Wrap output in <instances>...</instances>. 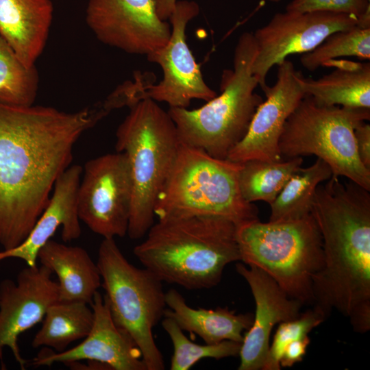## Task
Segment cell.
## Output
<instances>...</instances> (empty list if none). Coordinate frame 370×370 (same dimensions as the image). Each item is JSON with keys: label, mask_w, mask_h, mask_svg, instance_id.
<instances>
[{"label": "cell", "mask_w": 370, "mask_h": 370, "mask_svg": "<svg viewBox=\"0 0 370 370\" xmlns=\"http://www.w3.org/2000/svg\"><path fill=\"white\" fill-rule=\"evenodd\" d=\"M93 321V310L88 304L58 301L47 309L32 346L52 348L56 352H62L71 343L84 338L90 333Z\"/></svg>", "instance_id": "obj_23"}, {"label": "cell", "mask_w": 370, "mask_h": 370, "mask_svg": "<svg viewBox=\"0 0 370 370\" xmlns=\"http://www.w3.org/2000/svg\"><path fill=\"white\" fill-rule=\"evenodd\" d=\"M53 12L51 0H0V34L29 67L43 51Z\"/></svg>", "instance_id": "obj_19"}, {"label": "cell", "mask_w": 370, "mask_h": 370, "mask_svg": "<svg viewBox=\"0 0 370 370\" xmlns=\"http://www.w3.org/2000/svg\"><path fill=\"white\" fill-rule=\"evenodd\" d=\"M236 230L234 223L217 217L160 219L133 252L162 282L188 290L210 288L227 264L241 261Z\"/></svg>", "instance_id": "obj_3"}, {"label": "cell", "mask_w": 370, "mask_h": 370, "mask_svg": "<svg viewBox=\"0 0 370 370\" xmlns=\"http://www.w3.org/2000/svg\"><path fill=\"white\" fill-rule=\"evenodd\" d=\"M83 167L69 166L55 182L49 203L27 238L18 246L0 251V261L18 258L27 266L36 265L40 248L62 227L61 236L67 243L82 234L77 210V193Z\"/></svg>", "instance_id": "obj_18"}, {"label": "cell", "mask_w": 370, "mask_h": 370, "mask_svg": "<svg viewBox=\"0 0 370 370\" xmlns=\"http://www.w3.org/2000/svg\"><path fill=\"white\" fill-rule=\"evenodd\" d=\"M94 321L90 333L77 346L62 352L45 347L33 359L35 367L64 365L79 360L102 363L110 370H147L142 354L134 340L114 322L108 305L99 291L90 304Z\"/></svg>", "instance_id": "obj_16"}, {"label": "cell", "mask_w": 370, "mask_h": 370, "mask_svg": "<svg viewBox=\"0 0 370 370\" xmlns=\"http://www.w3.org/2000/svg\"><path fill=\"white\" fill-rule=\"evenodd\" d=\"M86 21L101 42L132 54L147 56L165 46L171 33L155 0H89Z\"/></svg>", "instance_id": "obj_13"}, {"label": "cell", "mask_w": 370, "mask_h": 370, "mask_svg": "<svg viewBox=\"0 0 370 370\" xmlns=\"http://www.w3.org/2000/svg\"><path fill=\"white\" fill-rule=\"evenodd\" d=\"M177 0H155L158 16L163 21L169 18ZM276 2L279 0H271Z\"/></svg>", "instance_id": "obj_33"}, {"label": "cell", "mask_w": 370, "mask_h": 370, "mask_svg": "<svg viewBox=\"0 0 370 370\" xmlns=\"http://www.w3.org/2000/svg\"><path fill=\"white\" fill-rule=\"evenodd\" d=\"M354 135L359 159L370 169V125L366 121L361 123L355 129Z\"/></svg>", "instance_id": "obj_32"}, {"label": "cell", "mask_w": 370, "mask_h": 370, "mask_svg": "<svg viewBox=\"0 0 370 370\" xmlns=\"http://www.w3.org/2000/svg\"><path fill=\"white\" fill-rule=\"evenodd\" d=\"M38 259L58 276L59 301L92 303L101 278L84 249L49 239L39 250Z\"/></svg>", "instance_id": "obj_20"}, {"label": "cell", "mask_w": 370, "mask_h": 370, "mask_svg": "<svg viewBox=\"0 0 370 370\" xmlns=\"http://www.w3.org/2000/svg\"><path fill=\"white\" fill-rule=\"evenodd\" d=\"M162 326L173 344L171 370H188L204 358L219 360L239 355L241 343L223 341L215 344L195 343L184 335L176 322L169 317H164Z\"/></svg>", "instance_id": "obj_28"}, {"label": "cell", "mask_w": 370, "mask_h": 370, "mask_svg": "<svg viewBox=\"0 0 370 370\" xmlns=\"http://www.w3.org/2000/svg\"><path fill=\"white\" fill-rule=\"evenodd\" d=\"M345 56L370 59V28L357 25L334 32L316 48L302 54L300 62L306 69L314 71L330 60Z\"/></svg>", "instance_id": "obj_27"}, {"label": "cell", "mask_w": 370, "mask_h": 370, "mask_svg": "<svg viewBox=\"0 0 370 370\" xmlns=\"http://www.w3.org/2000/svg\"><path fill=\"white\" fill-rule=\"evenodd\" d=\"M165 299L169 308L165 309L164 317L171 318L183 331L196 334L207 344L223 341L242 343L243 332L252 324L254 314L251 313L236 314L227 307L193 308L174 288L165 293Z\"/></svg>", "instance_id": "obj_22"}, {"label": "cell", "mask_w": 370, "mask_h": 370, "mask_svg": "<svg viewBox=\"0 0 370 370\" xmlns=\"http://www.w3.org/2000/svg\"><path fill=\"white\" fill-rule=\"evenodd\" d=\"M236 270L249 284L256 304L252 324L241 343L238 369L262 370L274 326L297 318L303 304L288 297L262 269L241 262L236 264Z\"/></svg>", "instance_id": "obj_17"}, {"label": "cell", "mask_w": 370, "mask_h": 370, "mask_svg": "<svg viewBox=\"0 0 370 370\" xmlns=\"http://www.w3.org/2000/svg\"><path fill=\"white\" fill-rule=\"evenodd\" d=\"M332 175L330 167L317 158L306 168H299L270 204L269 221L299 219L310 214L318 186Z\"/></svg>", "instance_id": "obj_24"}, {"label": "cell", "mask_w": 370, "mask_h": 370, "mask_svg": "<svg viewBox=\"0 0 370 370\" xmlns=\"http://www.w3.org/2000/svg\"><path fill=\"white\" fill-rule=\"evenodd\" d=\"M325 319L321 312L312 307L293 320L282 322L269 345L262 370H280V359L285 347L292 341L308 336V333Z\"/></svg>", "instance_id": "obj_29"}, {"label": "cell", "mask_w": 370, "mask_h": 370, "mask_svg": "<svg viewBox=\"0 0 370 370\" xmlns=\"http://www.w3.org/2000/svg\"><path fill=\"white\" fill-rule=\"evenodd\" d=\"M302 163L301 157L280 162L249 160L241 163L238 186L242 197L249 203L263 201L271 204Z\"/></svg>", "instance_id": "obj_25"}, {"label": "cell", "mask_w": 370, "mask_h": 370, "mask_svg": "<svg viewBox=\"0 0 370 370\" xmlns=\"http://www.w3.org/2000/svg\"><path fill=\"white\" fill-rule=\"evenodd\" d=\"M97 264L114 322L134 340L147 370L164 369L153 336L166 307L163 282L149 269L131 264L113 238L101 241Z\"/></svg>", "instance_id": "obj_8"}, {"label": "cell", "mask_w": 370, "mask_h": 370, "mask_svg": "<svg viewBox=\"0 0 370 370\" xmlns=\"http://www.w3.org/2000/svg\"><path fill=\"white\" fill-rule=\"evenodd\" d=\"M77 193L79 220L103 238L127 234L132 201L129 161L123 152L87 161Z\"/></svg>", "instance_id": "obj_10"}, {"label": "cell", "mask_w": 370, "mask_h": 370, "mask_svg": "<svg viewBox=\"0 0 370 370\" xmlns=\"http://www.w3.org/2000/svg\"><path fill=\"white\" fill-rule=\"evenodd\" d=\"M286 11H327L351 14L358 18L370 10V0H293Z\"/></svg>", "instance_id": "obj_30"}, {"label": "cell", "mask_w": 370, "mask_h": 370, "mask_svg": "<svg viewBox=\"0 0 370 370\" xmlns=\"http://www.w3.org/2000/svg\"><path fill=\"white\" fill-rule=\"evenodd\" d=\"M323 66L335 68L313 79L297 71V80L306 95L320 105L370 109V63L332 59Z\"/></svg>", "instance_id": "obj_21"}, {"label": "cell", "mask_w": 370, "mask_h": 370, "mask_svg": "<svg viewBox=\"0 0 370 370\" xmlns=\"http://www.w3.org/2000/svg\"><path fill=\"white\" fill-rule=\"evenodd\" d=\"M116 138V150L127 155L132 181L127 234L139 239L153 224L156 201L173 166L180 140L168 112L149 98L130 107Z\"/></svg>", "instance_id": "obj_5"}, {"label": "cell", "mask_w": 370, "mask_h": 370, "mask_svg": "<svg viewBox=\"0 0 370 370\" xmlns=\"http://www.w3.org/2000/svg\"><path fill=\"white\" fill-rule=\"evenodd\" d=\"M358 25L351 14L327 12H278L254 34L257 53L251 71L262 91L266 77L275 66L292 54L306 53L316 48L331 34Z\"/></svg>", "instance_id": "obj_11"}, {"label": "cell", "mask_w": 370, "mask_h": 370, "mask_svg": "<svg viewBox=\"0 0 370 370\" xmlns=\"http://www.w3.org/2000/svg\"><path fill=\"white\" fill-rule=\"evenodd\" d=\"M370 119V109L318 104L306 95L287 119L279 148L287 159L314 155L344 177L370 191V169L360 162L354 130Z\"/></svg>", "instance_id": "obj_9"}, {"label": "cell", "mask_w": 370, "mask_h": 370, "mask_svg": "<svg viewBox=\"0 0 370 370\" xmlns=\"http://www.w3.org/2000/svg\"><path fill=\"white\" fill-rule=\"evenodd\" d=\"M256 53L253 33L244 32L234 49L233 69L223 73L221 94L197 109L169 108L168 113L182 143L226 159L243 138L263 101L255 92L259 84L251 71Z\"/></svg>", "instance_id": "obj_4"}, {"label": "cell", "mask_w": 370, "mask_h": 370, "mask_svg": "<svg viewBox=\"0 0 370 370\" xmlns=\"http://www.w3.org/2000/svg\"><path fill=\"white\" fill-rule=\"evenodd\" d=\"M38 82L35 66L25 65L0 34V102L14 106L33 105Z\"/></svg>", "instance_id": "obj_26"}, {"label": "cell", "mask_w": 370, "mask_h": 370, "mask_svg": "<svg viewBox=\"0 0 370 370\" xmlns=\"http://www.w3.org/2000/svg\"><path fill=\"white\" fill-rule=\"evenodd\" d=\"M263 92L266 99L257 108L243 138L226 159L243 163L249 160L282 161L279 142L284 124L306 96L290 60L278 65L277 80Z\"/></svg>", "instance_id": "obj_14"}, {"label": "cell", "mask_w": 370, "mask_h": 370, "mask_svg": "<svg viewBox=\"0 0 370 370\" xmlns=\"http://www.w3.org/2000/svg\"><path fill=\"white\" fill-rule=\"evenodd\" d=\"M53 272L41 264L21 270L16 281L5 279L0 283V358L5 347H9L21 369L26 360L18 345V336L42 321L53 304L59 301L58 282Z\"/></svg>", "instance_id": "obj_15"}, {"label": "cell", "mask_w": 370, "mask_h": 370, "mask_svg": "<svg viewBox=\"0 0 370 370\" xmlns=\"http://www.w3.org/2000/svg\"><path fill=\"white\" fill-rule=\"evenodd\" d=\"M106 115L101 102L72 112L0 102V245L4 250L27 238L56 181L70 166L75 144Z\"/></svg>", "instance_id": "obj_1"}, {"label": "cell", "mask_w": 370, "mask_h": 370, "mask_svg": "<svg viewBox=\"0 0 370 370\" xmlns=\"http://www.w3.org/2000/svg\"><path fill=\"white\" fill-rule=\"evenodd\" d=\"M241 163L214 158L180 142L171 171L159 193L154 214L160 219L217 217L238 225L258 219L238 186Z\"/></svg>", "instance_id": "obj_6"}, {"label": "cell", "mask_w": 370, "mask_h": 370, "mask_svg": "<svg viewBox=\"0 0 370 370\" xmlns=\"http://www.w3.org/2000/svg\"><path fill=\"white\" fill-rule=\"evenodd\" d=\"M199 12L195 1H177L169 18L171 27L169 41L147 56L149 62L161 67L163 77L157 85H148L143 99L165 102L170 108H188L193 99L208 101L217 95L205 82L186 42V26Z\"/></svg>", "instance_id": "obj_12"}, {"label": "cell", "mask_w": 370, "mask_h": 370, "mask_svg": "<svg viewBox=\"0 0 370 370\" xmlns=\"http://www.w3.org/2000/svg\"><path fill=\"white\" fill-rule=\"evenodd\" d=\"M310 343L308 336L290 343L284 349L280 363L281 367H291L302 361Z\"/></svg>", "instance_id": "obj_31"}, {"label": "cell", "mask_w": 370, "mask_h": 370, "mask_svg": "<svg viewBox=\"0 0 370 370\" xmlns=\"http://www.w3.org/2000/svg\"><path fill=\"white\" fill-rule=\"evenodd\" d=\"M369 192L332 176L318 186L310 212L323 247L312 306L325 319L337 311L360 334L370 330Z\"/></svg>", "instance_id": "obj_2"}, {"label": "cell", "mask_w": 370, "mask_h": 370, "mask_svg": "<svg viewBox=\"0 0 370 370\" xmlns=\"http://www.w3.org/2000/svg\"><path fill=\"white\" fill-rule=\"evenodd\" d=\"M236 238L243 263L262 269L288 297L312 306L323 247L311 214L295 220L245 222L236 225Z\"/></svg>", "instance_id": "obj_7"}]
</instances>
